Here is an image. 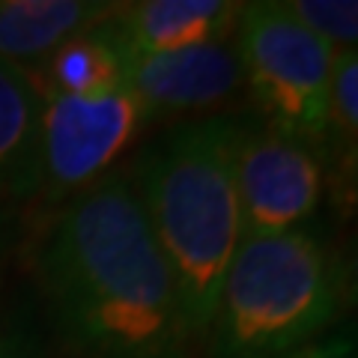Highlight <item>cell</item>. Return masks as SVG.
<instances>
[{
  "mask_svg": "<svg viewBox=\"0 0 358 358\" xmlns=\"http://www.w3.org/2000/svg\"><path fill=\"white\" fill-rule=\"evenodd\" d=\"M242 3L233 0H138L120 3L117 27L131 57L203 45L236 30Z\"/></svg>",
  "mask_w": 358,
  "mask_h": 358,
  "instance_id": "9c48e42d",
  "label": "cell"
},
{
  "mask_svg": "<svg viewBox=\"0 0 358 358\" xmlns=\"http://www.w3.org/2000/svg\"><path fill=\"white\" fill-rule=\"evenodd\" d=\"M6 278H9V260H0V301L6 293Z\"/></svg>",
  "mask_w": 358,
  "mask_h": 358,
  "instance_id": "e0dca14e",
  "label": "cell"
},
{
  "mask_svg": "<svg viewBox=\"0 0 358 358\" xmlns=\"http://www.w3.org/2000/svg\"><path fill=\"white\" fill-rule=\"evenodd\" d=\"M27 236H30L27 209L0 206V260H13V254L24 248Z\"/></svg>",
  "mask_w": 358,
  "mask_h": 358,
  "instance_id": "2e32d148",
  "label": "cell"
},
{
  "mask_svg": "<svg viewBox=\"0 0 358 358\" xmlns=\"http://www.w3.org/2000/svg\"><path fill=\"white\" fill-rule=\"evenodd\" d=\"M352 272L320 227L242 236L203 338L206 358H284L346 322Z\"/></svg>",
  "mask_w": 358,
  "mask_h": 358,
  "instance_id": "3957f363",
  "label": "cell"
},
{
  "mask_svg": "<svg viewBox=\"0 0 358 358\" xmlns=\"http://www.w3.org/2000/svg\"><path fill=\"white\" fill-rule=\"evenodd\" d=\"M236 48L251 114L322 155L334 51L301 27L281 0L242 3Z\"/></svg>",
  "mask_w": 358,
  "mask_h": 358,
  "instance_id": "277c9868",
  "label": "cell"
},
{
  "mask_svg": "<svg viewBox=\"0 0 358 358\" xmlns=\"http://www.w3.org/2000/svg\"><path fill=\"white\" fill-rule=\"evenodd\" d=\"M284 9L331 51H352L358 45L355 0H281Z\"/></svg>",
  "mask_w": 358,
  "mask_h": 358,
  "instance_id": "4fadbf2b",
  "label": "cell"
},
{
  "mask_svg": "<svg viewBox=\"0 0 358 358\" xmlns=\"http://www.w3.org/2000/svg\"><path fill=\"white\" fill-rule=\"evenodd\" d=\"M239 117L167 126L126 167L200 346L242 239L233 176Z\"/></svg>",
  "mask_w": 358,
  "mask_h": 358,
  "instance_id": "7a4b0ae2",
  "label": "cell"
},
{
  "mask_svg": "<svg viewBox=\"0 0 358 358\" xmlns=\"http://www.w3.org/2000/svg\"><path fill=\"white\" fill-rule=\"evenodd\" d=\"M126 87L141 102L150 129L242 114L248 108L236 30L192 48L129 57Z\"/></svg>",
  "mask_w": 358,
  "mask_h": 358,
  "instance_id": "52a82bcc",
  "label": "cell"
},
{
  "mask_svg": "<svg viewBox=\"0 0 358 358\" xmlns=\"http://www.w3.org/2000/svg\"><path fill=\"white\" fill-rule=\"evenodd\" d=\"M45 90L36 75L0 60V206L27 209L42 185Z\"/></svg>",
  "mask_w": 358,
  "mask_h": 358,
  "instance_id": "ba28073f",
  "label": "cell"
},
{
  "mask_svg": "<svg viewBox=\"0 0 358 358\" xmlns=\"http://www.w3.org/2000/svg\"><path fill=\"white\" fill-rule=\"evenodd\" d=\"M0 358H42V341L30 313H15L0 326Z\"/></svg>",
  "mask_w": 358,
  "mask_h": 358,
  "instance_id": "5bb4252c",
  "label": "cell"
},
{
  "mask_svg": "<svg viewBox=\"0 0 358 358\" xmlns=\"http://www.w3.org/2000/svg\"><path fill=\"white\" fill-rule=\"evenodd\" d=\"M117 9L110 0H0V60L36 72L63 42Z\"/></svg>",
  "mask_w": 358,
  "mask_h": 358,
  "instance_id": "30bf717a",
  "label": "cell"
},
{
  "mask_svg": "<svg viewBox=\"0 0 358 358\" xmlns=\"http://www.w3.org/2000/svg\"><path fill=\"white\" fill-rule=\"evenodd\" d=\"M233 176L242 236H268L313 227L329 194L317 147L242 110Z\"/></svg>",
  "mask_w": 358,
  "mask_h": 358,
  "instance_id": "8992f818",
  "label": "cell"
},
{
  "mask_svg": "<svg viewBox=\"0 0 358 358\" xmlns=\"http://www.w3.org/2000/svg\"><path fill=\"white\" fill-rule=\"evenodd\" d=\"M147 131V114L126 84L102 96L45 93L42 185L36 203L60 209L117 173L120 162Z\"/></svg>",
  "mask_w": 358,
  "mask_h": 358,
  "instance_id": "5b68a950",
  "label": "cell"
},
{
  "mask_svg": "<svg viewBox=\"0 0 358 358\" xmlns=\"http://www.w3.org/2000/svg\"><path fill=\"white\" fill-rule=\"evenodd\" d=\"M117 15V13H114ZM114 15L102 24L78 33L33 75L45 93L54 96H102L126 84L129 48L120 36Z\"/></svg>",
  "mask_w": 358,
  "mask_h": 358,
  "instance_id": "8fae6325",
  "label": "cell"
},
{
  "mask_svg": "<svg viewBox=\"0 0 358 358\" xmlns=\"http://www.w3.org/2000/svg\"><path fill=\"white\" fill-rule=\"evenodd\" d=\"M284 358H358V343H355V326L350 320L341 322L338 329L322 334L320 341H313L301 350L289 352Z\"/></svg>",
  "mask_w": 358,
  "mask_h": 358,
  "instance_id": "9a60e30c",
  "label": "cell"
},
{
  "mask_svg": "<svg viewBox=\"0 0 358 358\" xmlns=\"http://www.w3.org/2000/svg\"><path fill=\"white\" fill-rule=\"evenodd\" d=\"M30 254L75 358H203L126 167L54 209Z\"/></svg>",
  "mask_w": 358,
  "mask_h": 358,
  "instance_id": "6da1fadb",
  "label": "cell"
},
{
  "mask_svg": "<svg viewBox=\"0 0 358 358\" xmlns=\"http://www.w3.org/2000/svg\"><path fill=\"white\" fill-rule=\"evenodd\" d=\"M355 162H358V51H334L326 105V164L329 192L338 203H352L355 197Z\"/></svg>",
  "mask_w": 358,
  "mask_h": 358,
  "instance_id": "7c38bea8",
  "label": "cell"
}]
</instances>
